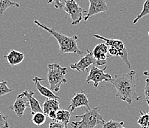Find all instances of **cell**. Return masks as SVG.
Masks as SVG:
<instances>
[{
    "label": "cell",
    "mask_w": 149,
    "mask_h": 128,
    "mask_svg": "<svg viewBox=\"0 0 149 128\" xmlns=\"http://www.w3.org/2000/svg\"><path fill=\"white\" fill-rule=\"evenodd\" d=\"M46 119L47 116L44 114V113H36L33 115L32 122L36 126H41L45 123Z\"/></svg>",
    "instance_id": "obj_20"
},
{
    "label": "cell",
    "mask_w": 149,
    "mask_h": 128,
    "mask_svg": "<svg viewBox=\"0 0 149 128\" xmlns=\"http://www.w3.org/2000/svg\"><path fill=\"white\" fill-rule=\"evenodd\" d=\"M47 79L49 84V90L58 93L60 90L61 85L66 84L67 80L65 76L67 73V68L61 67L58 63L49 64L47 65Z\"/></svg>",
    "instance_id": "obj_4"
},
{
    "label": "cell",
    "mask_w": 149,
    "mask_h": 128,
    "mask_svg": "<svg viewBox=\"0 0 149 128\" xmlns=\"http://www.w3.org/2000/svg\"><path fill=\"white\" fill-rule=\"evenodd\" d=\"M81 107H85V108H87L88 110H91L88 97L83 92L78 93V94H74V96L72 98L68 105L69 111L72 113L76 108H81Z\"/></svg>",
    "instance_id": "obj_10"
},
{
    "label": "cell",
    "mask_w": 149,
    "mask_h": 128,
    "mask_svg": "<svg viewBox=\"0 0 149 128\" xmlns=\"http://www.w3.org/2000/svg\"><path fill=\"white\" fill-rule=\"evenodd\" d=\"M92 36H93L94 37H95V38L98 39H101L103 40V41H104V43L107 45V47L114 48H115V49L118 50V51H120L123 56V62L125 64V65H126L128 68H131V64L130 62H129V58H128V51H127L126 48H125V45H124V43L121 40L107 39L106 38V37H103L98 34H93Z\"/></svg>",
    "instance_id": "obj_8"
},
{
    "label": "cell",
    "mask_w": 149,
    "mask_h": 128,
    "mask_svg": "<svg viewBox=\"0 0 149 128\" xmlns=\"http://www.w3.org/2000/svg\"><path fill=\"white\" fill-rule=\"evenodd\" d=\"M135 76L136 71L131 70L122 75H115L111 81V84L117 90L115 96L129 104L134 100L139 101L142 98L136 93Z\"/></svg>",
    "instance_id": "obj_1"
},
{
    "label": "cell",
    "mask_w": 149,
    "mask_h": 128,
    "mask_svg": "<svg viewBox=\"0 0 149 128\" xmlns=\"http://www.w3.org/2000/svg\"><path fill=\"white\" fill-rule=\"evenodd\" d=\"M143 74L144 75V76L149 77V70H146V71H144V72H143Z\"/></svg>",
    "instance_id": "obj_29"
},
{
    "label": "cell",
    "mask_w": 149,
    "mask_h": 128,
    "mask_svg": "<svg viewBox=\"0 0 149 128\" xmlns=\"http://www.w3.org/2000/svg\"><path fill=\"white\" fill-rule=\"evenodd\" d=\"M89 11L86 16L84 18L85 22H86L91 16L109 11V8L105 0H89Z\"/></svg>",
    "instance_id": "obj_9"
},
{
    "label": "cell",
    "mask_w": 149,
    "mask_h": 128,
    "mask_svg": "<svg viewBox=\"0 0 149 128\" xmlns=\"http://www.w3.org/2000/svg\"><path fill=\"white\" fill-rule=\"evenodd\" d=\"M92 53L95 59L97 61L106 62V58L108 57V47L105 43H100L95 46Z\"/></svg>",
    "instance_id": "obj_15"
},
{
    "label": "cell",
    "mask_w": 149,
    "mask_h": 128,
    "mask_svg": "<svg viewBox=\"0 0 149 128\" xmlns=\"http://www.w3.org/2000/svg\"><path fill=\"white\" fill-rule=\"evenodd\" d=\"M137 124L143 128H146L149 124V111H140V115L137 119Z\"/></svg>",
    "instance_id": "obj_19"
},
{
    "label": "cell",
    "mask_w": 149,
    "mask_h": 128,
    "mask_svg": "<svg viewBox=\"0 0 149 128\" xmlns=\"http://www.w3.org/2000/svg\"><path fill=\"white\" fill-rule=\"evenodd\" d=\"M56 113H57V112H56V111H51V112L48 114L47 116L49 118V119H52V122H53V121H56Z\"/></svg>",
    "instance_id": "obj_27"
},
{
    "label": "cell",
    "mask_w": 149,
    "mask_h": 128,
    "mask_svg": "<svg viewBox=\"0 0 149 128\" xmlns=\"http://www.w3.org/2000/svg\"><path fill=\"white\" fill-rule=\"evenodd\" d=\"M4 58L7 59L10 65L12 67L19 65L24 59V53L19 52L16 50H11L8 53V55L4 56Z\"/></svg>",
    "instance_id": "obj_14"
},
{
    "label": "cell",
    "mask_w": 149,
    "mask_h": 128,
    "mask_svg": "<svg viewBox=\"0 0 149 128\" xmlns=\"http://www.w3.org/2000/svg\"><path fill=\"white\" fill-rule=\"evenodd\" d=\"M60 103L56 99H47L42 105L43 113L46 116L51 111H58L60 110Z\"/></svg>",
    "instance_id": "obj_16"
},
{
    "label": "cell",
    "mask_w": 149,
    "mask_h": 128,
    "mask_svg": "<svg viewBox=\"0 0 149 128\" xmlns=\"http://www.w3.org/2000/svg\"><path fill=\"white\" fill-rule=\"evenodd\" d=\"M20 5L10 0H0V15H3L5 11L10 8H19Z\"/></svg>",
    "instance_id": "obj_18"
},
{
    "label": "cell",
    "mask_w": 149,
    "mask_h": 128,
    "mask_svg": "<svg viewBox=\"0 0 149 128\" xmlns=\"http://www.w3.org/2000/svg\"><path fill=\"white\" fill-rule=\"evenodd\" d=\"M22 94L28 100L32 115H33L36 113H43L42 107L41 106L40 102L34 97V92L26 90L22 92Z\"/></svg>",
    "instance_id": "obj_13"
},
{
    "label": "cell",
    "mask_w": 149,
    "mask_h": 128,
    "mask_svg": "<svg viewBox=\"0 0 149 128\" xmlns=\"http://www.w3.org/2000/svg\"><path fill=\"white\" fill-rule=\"evenodd\" d=\"M64 3L65 5L63 6V10L72 19V25H76L84 19V13L86 11L73 0H67L64 1Z\"/></svg>",
    "instance_id": "obj_5"
},
{
    "label": "cell",
    "mask_w": 149,
    "mask_h": 128,
    "mask_svg": "<svg viewBox=\"0 0 149 128\" xmlns=\"http://www.w3.org/2000/svg\"><path fill=\"white\" fill-rule=\"evenodd\" d=\"M42 81H45V78H41L38 77V76H35L33 78V82H34L36 88L39 92L41 96H43L46 97L48 99H60V97L55 95L54 93L51 91L49 88H47V87H45V86L41 84V82Z\"/></svg>",
    "instance_id": "obj_12"
},
{
    "label": "cell",
    "mask_w": 149,
    "mask_h": 128,
    "mask_svg": "<svg viewBox=\"0 0 149 128\" xmlns=\"http://www.w3.org/2000/svg\"><path fill=\"white\" fill-rule=\"evenodd\" d=\"M9 127L8 117L2 112H0V128H9Z\"/></svg>",
    "instance_id": "obj_24"
},
{
    "label": "cell",
    "mask_w": 149,
    "mask_h": 128,
    "mask_svg": "<svg viewBox=\"0 0 149 128\" xmlns=\"http://www.w3.org/2000/svg\"><path fill=\"white\" fill-rule=\"evenodd\" d=\"M101 108L96 107L91 110H86L84 114L81 115H75L74 119H81L78 122H71V126L73 128H95L99 124H104L105 120L100 111Z\"/></svg>",
    "instance_id": "obj_3"
},
{
    "label": "cell",
    "mask_w": 149,
    "mask_h": 128,
    "mask_svg": "<svg viewBox=\"0 0 149 128\" xmlns=\"http://www.w3.org/2000/svg\"><path fill=\"white\" fill-rule=\"evenodd\" d=\"M34 23L41 28L44 29L49 33L51 36L54 37L59 44V50L62 53H75L78 56H81L83 52L79 49L77 43L78 37L76 35L73 37H68L66 35L59 33L54 28L47 27L45 25L41 24L38 21L35 20Z\"/></svg>",
    "instance_id": "obj_2"
},
{
    "label": "cell",
    "mask_w": 149,
    "mask_h": 128,
    "mask_svg": "<svg viewBox=\"0 0 149 128\" xmlns=\"http://www.w3.org/2000/svg\"><path fill=\"white\" fill-rule=\"evenodd\" d=\"M28 107H30L28 100L24 96V94L22 93L17 96L14 104L12 106L10 107V109L12 110L18 117L22 118L24 115V110Z\"/></svg>",
    "instance_id": "obj_11"
},
{
    "label": "cell",
    "mask_w": 149,
    "mask_h": 128,
    "mask_svg": "<svg viewBox=\"0 0 149 128\" xmlns=\"http://www.w3.org/2000/svg\"><path fill=\"white\" fill-rule=\"evenodd\" d=\"M107 67L105 66L103 69H100L96 66H92L89 71L87 78H86V83L89 84L90 82H92L94 87H98L99 84L102 82H110L112 80V77L109 73H106L105 70Z\"/></svg>",
    "instance_id": "obj_7"
},
{
    "label": "cell",
    "mask_w": 149,
    "mask_h": 128,
    "mask_svg": "<svg viewBox=\"0 0 149 128\" xmlns=\"http://www.w3.org/2000/svg\"><path fill=\"white\" fill-rule=\"evenodd\" d=\"M71 118V113L66 110H59L56 113V122L63 124L67 128H68V124L70 123Z\"/></svg>",
    "instance_id": "obj_17"
},
{
    "label": "cell",
    "mask_w": 149,
    "mask_h": 128,
    "mask_svg": "<svg viewBox=\"0 0 149 128\" xmlns=\"http://www.w3.org/2000/svg\"><path fill=\"white\" fill-rule=\"evenodd\" d=\"M7 83L8 82H7L6 81H2L0 82V96H2L10 94V93H11L12 91L14 90L13 88L8 87Z\"/></svg>",
    "instance_id": "obj_23"
},
{
    "label": "cell",
    "mask_w": 149,
    "mask_h": 128,
    "mask_svg": "<svg viewBox=\"0 0 149 128\" xmlns=\"http://www.w3.org/2000/svg\"><path fill=\"white\" fill-rule=\"evenodd\" d=\"M148 14H149V0H147V1H146V2H144V4H143V10H142V11L140 12V14L138 15V16L134 19L133 24H136V22L140 20L141 18L144 17V16H147V15Z\"/></svg>",
    "instance_id": "obj_21"
},
{
    "label": "cell",
    "mask_w": 149,
    "mask_h": 128,
    "mask_svg": "<svg viewBox=\"0 0 149 128\" xmlns=\"http://www.w3.org/2000/svg\"><path fill=\"white\" fill-rule=\"evenodd\" d=\"M49 2H49H54L56 8H63V5H62V2H61V1H58V0H57V1H51V2Z\"/></svg>",
    "instance_id": "obj_28"
},
{
    "label": "cell",
    "mask_w": 149,
    "mask_h": 128,
    "mask_svg": "<svg viewBox=\"0 0 149 128\" xmlns=\"http://www.w3.org/2000/svg\"><path fill=\"white\" fill-rule=\"evenodd\" d=\"M48 128H67L63 124L59 123V122H56V121H53V122H51L49 124V127Z\"/></svg>",
    "instance_id": "obj_26"
},
{
    "label": "cell",
    "mask_w": 149,
    "mask_h": 128,
    "mask_svg": "<svg viewBox=\"0 0 149 128\" xmlns=\"http://www.w3.org/2000/svg\"><path fill=\"white\" fill-rule=\"evenodd\" d=\"M144 95L145 98H146V101L149 106V79H146V85H145L144 88Z\"/></svg>",
    "instance_id": "obj_25"
},
{
    "label": "cell",
    "mask_w": 149,
    "mask_h": 128,
    "mask_svg": "<svg viewBox=\"0 0 149 128\" xmlns=\"http://www.w3.org/2000/svg\"><path fill=\"white\" fill-rule=\"evenodd\" d=\"M87 53L82 57L77 63L71 64L70 68L72 70H76L78 72H85L90 65L92 66H103L106 64V62H100L95 59L92 53L89 50H87Z\"/></svg>",
    "instance_id": "obj_6"
},
{
    "label": "cell",
    "mask_w": 149,
    "mask_h": 128,
    "mask_svg": "<svg viewBox=\"0 0 149 128\" xmlns=\"http://www.w3.org/2000/svg\"><path fill=\"white\" fill-rule=\"evenodd\" d=\"M148 37H149V30H148Z\"/></svg>",
    "instance_id": "obj_31"
},
{
    "label": "cell",
    "mask_w": 149,
    "mask_h": 128,
    "mask_svg": "<svg viewBox=\"0 0 149 128\" xmlns=\"http://www.w3.org/2000/svg\"><path fill=\"white\" fill-rule=\"evenodd\" d=\"M123 122H115L113 119H110L108 122L103 124V128H125L123 127Z\"/></svg>",
    "instance_id": "obj_22"
},
{
    "label": "cell",
    "mask_w": 149,
    "mask_h": 128,
    "mask_svg": "<svg viewBox=\"0 0 149 128\" xmlns=\"http://www.w3.org/2000/svg\"><path fill=\"white\" fill-rule=\"evenodd\" d=\"M146 128H149V124L148 125V126L147 127H146Z\"/></svg>",
    "instance_id": "obj_30"
}]
</instances>
